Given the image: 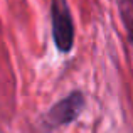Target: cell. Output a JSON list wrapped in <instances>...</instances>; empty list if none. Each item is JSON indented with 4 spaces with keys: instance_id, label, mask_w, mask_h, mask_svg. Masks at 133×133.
<instances>
[{
    "instance_id": "3",
    "label": "cell",
    "mask_w": 133,
    "mask_h": 133,
    "mask_svg": "<svg viewBox=\"0 0 133 133\" xmlns=\"http://www.w3.org/2000/svg\"><path fill=\"white\" fill-rule=\"evenodd\" d=\"M130 39H131V44H133V34H131V37H130Z\"/></svg>"
},
{
    "instance_id": "2",
    "label": "cell",
    "mask_w": 133,
    "mask_h": 133,
    "mask_svg": "<svg viewBox=\"0 0 133 133\" xmlns=\"http://www.w3.org/2000/svg\"><path fill=\"white\" fill-rule=\"evenodd\" d=\"M52 36L56 47L61 52H69L74 44V24L66 0L52 2Z\"/></svg>"
},
{
    "instance_id": "1",
    "label": "cell",
    "mask_w": 133,
    "mask_h": 133,
    "mask_svg": "<svg viewBox=\"0 0 133 133\" xmlns=\"http://www.w3.org/2000/svg\"><path fill=\"white\" fill-rule=\"evenodd\" d=\"M83 108H84V96L79 91L71 93L68 98L56 103L44 115V118H42L44 130L51 131V130H56V128L62 127V125H68L71 121H74L81 115Z\"/></svg>"
}]
</instances>
